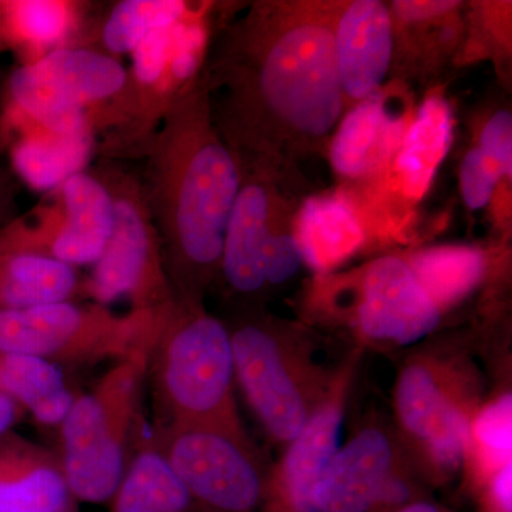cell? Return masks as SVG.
Returning a JSON list of instances; mask_svg holds the SVG:
<instances>
[{
  "instance_id": "obj_1",
  "label": "cell",
  "mask_w": 512,
  "mask_h": 512,
  "mask_svg": "<svg viewBox=\"0 0 512 512\" xmlns=\"http://www.w3.org/2000/svg\"><path fill=\"white\" fill-rule=\"evenodd\" d=\"M335 0H258L210 36L201 80L241 165L305 194V161L328 156L346 113Z\"/></svg>"
},
{
  "instance_id": "obj_2",
  "label": "cell",
  "mask_w": 512,
  "mask_h": 512,
  "mask_svg": "<svg viewBox=\"0 0 512 512\" xmlns=\"http://www.w3.org/2000/svg\"><path fill=\"white\" fill-rule=\"evenodd\" d=\"M146 191L174 293L204 302L221 279L222 249L242 184L237 157L212 119L198 77L147 138Z\"/></svg>"
},
{
  "instance_id": "obj_3",
  "label": "cell",
  "mask_w": 512,
  "mask_h": 512,
  "mask_svg": "<svg viewBox=\"0 0 512 512\" xmlns=\"http://www.w3.org/2000/svg\"><path fill=\"white\" fill-rule=\"evenodd\" d=\"M228 329L239 389L262 429L285 448L328 399L340 363L320 360L313 328L264 309L242 313Z\"/></svg>"
},
{
  "instance_id": "obj_4",
  "label": "cell",
  "mask_w": 512,
  "mask_h": 512,
  "mask_svg": "<svg viewBox=\"0 0 512 512\" xmlns=\"http://www.w3.org/2000/svg\"><path fill=\"white\" fill-rule=\"evenodd\" d=\"M147 380L153 386L156 427H244L228 325L208 313L204 302L174 295L161 311Z\"/></svg>"
},
{
  "instance_id": "obj_5",
  "label": "cell",
  "mask_w": 512,
  "mask_h": 512,
  "mask_svg": "<svg viewBox=\"0 0 512 512\" xmlns=\"http://www.w3.org/2000/svg\"><path fill=\"white\" fill-rule=\"evenodd\" d=\"M481 393L480 373L461 350L421 349L404 362L394 384V429L427 484L447 483L463 470Z\"/></svg>"
},
{
  "instance_id": "obj_6",
  "label": "cell",
  "mask_w": 512,
  "mask_h": 512,
  "mask_svg": "<svg viewBox=\"0 0 512 512\" xmlns=\"http://www.w3.org/2000/svg\"><path fill=\"white\" fill-rule=\"evenodd\" d=\"M151 345L117 360L89 393L74 397L59 424L56 453L76 501L106 503L126 476Z\"/></svg>"
},
{
  "instance_id": "obj_7",
  "label": "cell",
  "mask_w": 512,
  "mask_h": 512,
  "mask_svg": "<svg viewBox=\"0 0 512 512\" xmlns=\"http://www.w3.org/2000/svg\"><path fill=\"white\" fill-rule=\"evenodd\" d=\"M127 83L116 57L92 47H60L12 73L5 128L69 134L117 123Z\"/></svg>"
},
{
  "instance_id": "obj_8",
  "label": "cell",
  "mask_w": 512,
  "mask_h": 512,
  "mask_svg": "<svg viewBox=\"0 0 512 512\" xmlns=\"http://www.w3.org/2000/svg\"><path fill=\"white\" fill-rule=\"evenodd\" d=\"M305 198L275 178L242 174L222 249L229 291L255 302L298 276L305 262L295 221Z\"/></svg>"
},
{
  "instance_id": "obj_9",
  "label": "cell",
  "mask_w": 512,
  "mask_h": 512,
  "mask_svg": "<svg viewBox=\"0 0 512 512\" xmlns=\"http://www.w3.org/2000/svg\"><path fill=\"white\" fill-rule=\"evenodd\" d=\"M163 309L116 315L97 303L63 301L0 311V350L57 367L124 359L153 343Z\"/></svg>"
},
{
  "instance_id": "obj_10",
  "label": "cell",
  "mask_w": 512,
  "mask_h": 512,
  "mask_svg": "<svg viewBox=\"0 0 512 512\" xmlns=\"http://www.w3.org/2000/svg\"><path fill=\"white\" fill-rule=\"evenodd\" d=\"M319 306L367 345L402 348L431 335L444 313L406 255H386L355 271L319 275Z\"/></svg>"
},
{
  "instance_id": "obj_11",
  "label": "cell",
  "mask_w": 512,
  "mask_h": 512,
  "mask_svg": "<svg viewBox=\"0 0 512 512\" xmlns=\"http://www.w3.org/2000/svg\"><path fill=\"white\" fill-rule=\"evenodd\" d=\"M198 512H262L269 463L244 427L160 426L150 437Z\"/></svg>"
},
{
  "instance_id": "obj_12",
  "label": "cell",
  "mask_w": 512,
  "mask_h": 512,
  "mask_svg": "<svg viewBox=\"0 0 512 512\" xmlns=\"http://www.w3.org/2000/svg\"><path fill=\"white\" fill-rule=\"evenodd\" d=\"M114 201V225L83 293L101 306L128 299L131 311H160L174 298L146 191L121 173L103 175Z\"/></svg>"
},
{
  "instance_id": "obj_13",
  "label": "cell",
  "mask_w": 512,
  "mask_h": 512,
  "mask_svg": "<svg viewBox=\"0 0 512 512\" xmlns=\"http://www.w3.org/2000/svg\"><path fill=\"white\" fill-rule=\"evenodd\" d=\"M396 429L360 424L338 447L315 488L318 512H394L421 500L426 485Z\"/></svg>"
},
{
  "instance_id": "obj_14",
  "label": "cell",
  "mask_w": 512,
  "mask_h": 512,
  "mask_svg": "<svg viewBox=\"0 0 512 512\" xmlns=\"http://www.w3.org/2000/svg\"><path fill=\"white\" fill-rule=\"evenodd\" d=\"M113 225L109 185L83 171L52 191V204L37 214L35 224H10L0 231V241L76 268L100 258Z\"/></svg>"
},
{
  "instance_id": "obj_15",
  "label": "cell",
  "mask_w": 512,
  "mask_h": 512,
  "mask_svg": "<svg viewBox=\"0 0 512 512\" xmlns=\"http://www.w3.org/2000/svg\"><path fill=\"white\" fill-rule=\"evenodd\" d=\"M360 350L340 363L328 399L313 414L302 433L272 463L266 477L262 512H318L315 488L339 447L350 387L355 380Z\"/></svg>"
},
{
  "instance_id": "obj_16",
  "label": "cell",
  "mask_w": 512,
  "mask_h": 512,
  "mask_svg": "<svg viewBox=\"0 0 512 512\" xmlns=\"http://www.w3.org/2000/svg\"><path fill=\"white\" fill-rule=\"evenodd\" d=\"M413 101L400 83H386L379 92L346 111L328 157L345 180H370L386 174L390 161L412 123Z\"/></svg>"
},
{
  "instance_id": "obj_17",
  "label": "cell",
  "mask_w": 512,
  "mask_h": 512,
  "mask_svg": "<svg viewBox=\"0 0 512 512\" xmlns=\"http://www.w3.org/2000/svg\"><path fill=\"white\" fill-rule=\"evenodd\" d=\"M396 23L380 0H342L333 23L336 69L346 111L387 83L394 63Z\"/></svg>"
},
{
  "instance_id": "obj_18",
  "label": "cell",
  "mask_w": 512,
  "mask_h": 512,
  "mask_svg": "<svg viewBox=\"0 0 512 512\" xmlns=\"http://www.w3.org/2000/svg\"><path fill=\"white\" fill-rule=\"evenodd\" d=\"M0 512H76L59 454L15 430L0 436Z\"/></svg>"
},
{
  "instance_id": "obj_19",
  "label": "cell",
  "mask_w": 512,
  "mask_h": 512,
  "mask_svg": "<svg viewBox=\"0 0 512 512\" xmlns=\"http://www.w3.org/2000/svg\"><path fill=\"white\" fill-rule=\"evenodd\" d=\"M453 133L450 103L439 92L430 94L414 111L412 123L387 167L392 191L412 204L423 200L450 150Z\"/></svg>"
},
{
  "instance_id": "obj_20",
  "label": "cell",
  "mask_w": 512,
  "mask_h": 512,
  "mask_svg": "<svg viewBox=\"0 0 512 512\" xmlns=\"http://www.w3.org/2000/svg\"><path fill=\"white\" fill-rule=\"evenodd\" d=\"M303 262L319 275L330 274L365 244L359 211L342 194L306 197L295 221Z\"/></svg>"
},
{
  "instance_id": "obj_21",
  "label": "cell",
  "mask_w": 512,
  "mask_h": 512,
  "mask_svg": "<svg viewBox=\"0 0 512 512\" xmlns=\"http://www.w3.org/2000/svg\"><path fill=\"white\" fill-rule=\"evenodd\" d=\"M15 131L12 164L19 177L37 191H55L73 175L83 173L94 151L96 130L60 134L35 127H9Z\"/></svg>"
},
{
  "instance_id": "obj_22",
  "label": "cell",
  "mask_w": 512,
  "mask_h": 512,
  "mask_svg": "<svg viewBox=\"0 0 512 512\" xmlns=\"http://www.w3.org/2000/svg\"><path fill=\"white\" fill-rule=\"evenodd\" d=\"M79 289L73 266L0 241V311L70 301Z\"/></svg>"
},
{
  "instance_id": "obj_23",
  "label": "cell",
  "mask_w": 512,
  "mask_h": 512,
  "mask_svg": "<svg viewBox=\"0 0 512 512\" xmlns=\"http://www.w3.org/2000/svg\"><path fill=\"white\" fill-rule=\"evenodd\" d=\"M0 25L8 49L28 64L72 45L69 40L80 26V6L63 0H2Z\"/></svg>"
},
{
  "instance_id": "obj_24",
  "label": "cell",
  "mask_w": 512,
  "mask_h": 512,
  "mask_svg": "<svg viewBox=\"0 0 512 512\" xmlns=\"http://www.w3.org/2000/svg\"><path fill=\"white\" fill-rule=\"evenodd\" d=\"M109 503L110 512H198L150 439L137 441L126 476Z\"/></svg>"
},
{
  "instance_id": "obj_25",
  "label": "cell",
  "mask_w": 512,
  "mask_h": 512,
  "mask_svg": "<svg viewBox=\"0 0 512 512\" xmlns=\"http://www.w3.org/2000/svg\"><path fill=\"white\" fill-rule=\"evenodd\" d=\"M0 396L45 426H59L76 397L60 367L5 350H0Z\"/></svg>"
},
{
  "instance_id": "obj_26",
  "label": "cell",
  "mask_w": 512,
  "mask_h": 512,
  "mask_svg": "<svg viewBox=\"0 0 512 512\" xmlns=\"http://www.w3.org/2000/svg\"><path fill=\"white\" fill-rule=\"evenodd\" d=\"M421 284L446 313L471 295L487 274L483 249L467 245H444L406 255Z\"/></svg>"
},
{
  "instance_id": "obj_27",
  "label": "cell",
  "mask_w": 512,
  "mask_h": 512,
  "mask_svg": "<svg viewBox=\"0 0 512 512\" xmlns=\"http://www.w3.org/2000/svg\"><path fill=\"white\" fill-rule=\"evenodd\" d=\"M511 412V393L505 392L481 404L471 417L464 468L476 490L511 464Z\"/></svg>"
},
{
  "instance_id": "obj_28",
  "label": "cell",
  "mask_w": 512,
  "mask_h": 512,
  "mask_svg": "<svg viewBox=\"0 0 512 512\" xmlns=\"http://www.w3.org/2000/svg\"><path fill=\"white\" fill-rule=\"evenodd\" d=\"M190 9L183 0H123L101 26V45L110 56L131 53L153 30L180 22Z\"/></svg>"
},
{
  "instance_id": "obj_29",
  "label": "cell",
  "mask_w": 512,
  "mask_h": 512,
  "mask_svg": "<svg viewBox=\"0 0 512 512\" xmlns=\"http://www.w3.org/2000/svg\"><path fill=\"white\" fill-rule=\"evenodd\" d=\"M501 180L497 168L477 147L467 151L460 165V191L468 210L488 207Z\"/></svg>"
},
{
  "instance_id": "obj_30",
  "label": "cell",
  "mask_w": 512,
  "mask_h": 512,
  "mask_svg": "<svg viewBox=\"0 0 512 512\" xmlns=\"http://www.w3.org/2000/svg\"><path fill=\"white\" fill-rule=\"evenodd\" d=\"M478 150L494 164L503 180L512 175V114L511 110L494 111L485 121L478 137Z\"/></svg>"
},
{
  "instance_id": "obj_31",
  "label": "cell",
  "mask_w": 512,
  "mask_h": 512,
  "mask_svg": "<svg viewBox=\"0 0 512 512\" xmlns=\"http://www.w3.org/2000/svg\"><path fill=\"white\" fill-rule=\"evenodd\" d=\"M460 2H393L392 9L396 23H420L447 18L460 9Z\"/></svg>"
},
{
  "instance_id": "obj_32",
  "label": "cell",
  "mask_w": 512,
  "mask_h": 512,
  "mask_svg": "<svg viewBox=\"0 0 512 512\" xmlns=\"http://www.w3.org/2000/svg\"><path fill=\"white\" fill-rule=\"evenodd\" d=\"M512 464L495 471L480 488L483 512H512L511 478Z\"/></svg>"
},
{
  "instance_id": "obj_33",
  "label": "cell",
  "mask_w": 512,
  "mask_h": 512,
  "mask_svg": "<svg viewBox=\"0 0 512 512\" xmlns=\"http://www.w3.org/2000/svg\"><path fill=\"white\" fill-rule=\"evenodd\" d=\"M25 416H28V414L22 407L12 402V400L0 396V436L15 429L20 421L25 419Z\"/></svg>"
},
{
  "instance_id": "obj_34",
  "label": "cell",
  "mask_w": 512,
  "mask_h": 512,
  "mask_svg": "<svg viewBox=\"0 0 512 512\" xmlns=\"http://www.w3.org/2000/svg\"><path fill=\"white\" fill-rule=\"evenodd\" d=\"M394 512H453L448 510V508L444 507L439 503H434V501L427 500V498H421V500L414 501V503H410L404 505V507L399 508Z\"/></svg>"
},
{
  "instance_id": "obj_35",
  "label": "cell",
  "mask_w": 512,
  "mask_h": 512,
  "mask_svg": "<svg viewBox=\"0 0 512 512\" xmlns=\"http://www.w3.org/2000/svg\"><path fill=\"white\" fill-rule=\"evenodd\" d=\"M6 49H8V46H6V40L5 36H3L2 25H0V53H2L3 50Z\"/></svg>"
}]
</instances>
